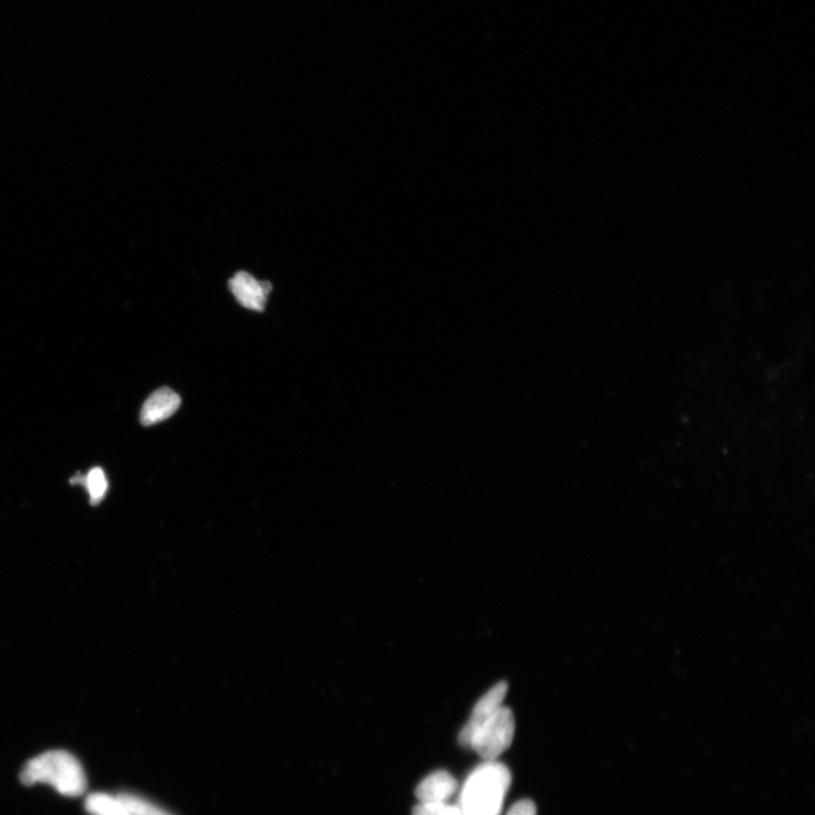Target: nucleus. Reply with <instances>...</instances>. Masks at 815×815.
Here are the masks:
<instances>
[{"label": "nucleus", "mask_w": 815, "mask_h": 815, "mask_svg": "<svg viewBox=\"0 0 815 815\" xmlns=\"http://www.w3.org/2000/svg\"><path fill=\"white\" fill-rule=\"evenodd\" d=\"M412 815H464L459 806L448 803H419L412 810Z\"/></svg>", "instance_id": "obj_11"}, {"label": "nucleus", "mask_w": 815, "mask_h": 815, "mask_svg": "<svg viewBox=\"0 0 815 815\" xmlns=\"http://www.w3.org/2000/svg\"><path fill=\"white\" fill-rule=\"evenodd\" d=\"M507 815H537V807L533 801L521 800L511 806Z\"/></svg>", "instance_id": "obj_12"}, {"label": "nucleus", "mask_w": 815, "mask_h": 815, "mask_svg": "<svg viewBox=\"0 0 815 815\" xmlns=\"http://www.w3.org/2000/svg\"><path fill=\"white\" fill-rule=\"evenodd\" d=\"M511 782L506 765L485 761L468 776L457 806L464 815H501Z\"/></svg>", "instance_id": "obj_2"}, {"label": "nucleus", "mask_w": 815, "mask_h": 815, "mask_svg": "<svg viewBox=\"0 0 815 815\" xmlns=\"http://www.w3.org/2000/svg\"><path fill=\"white\" fill-rule=\"evenodd\" d=\"M508 690V684L501 682L487 691L476 703L468 723L460 733L471 732L498 711L503 705Z\"/></svg>", "instance_id": "obj_7"}, {"label": "nucleus", "mask_w": 815, "mask_h": 815, "mask_svg": "<svg viewBox=\"0 0 815 815\" xmlns=\"http://www.w3.org/2000/svg\"><path fill=\"white\" fill-rule=\"evenodd\" d=\"M118 797L132 815H173L147 799L132 793H120Z\"/></svg>", "instance_id": "obj_10"}, {"label": "nucleus", "mask_w": 815, "mask_h": 815, "mask_svg": "<svg viewBox=\"0 0 815 815\" xmlns=\"http://www.w3.org/2000/svg\"><path fill=\"white\" fill-rule=\"evenodd\" d=\"M182 404L181 397L169 387L157 389L142 407L139 420L144 427H152L179 410Z\"/></svg>", "instance_id": "obj_5"}, {"label": "nucleus", "mask_w": 815, "mask_h": 815, "mask_svg": "<svg viewBox=\"0 0 815 815\" xmlns=\"http://www.w3.org/2000/svg\"><path fill=\"white\" fill-rule=\"evenodd\" d=\"M514 733V715L511 709L502 705L471 732L460 733L459 743L473 749L485 761H496L511 747Z\"/></svg>", "instance_id": "obj_3"}, {"label": "nucleus", "mask_w": 815, "mask_h": 815, "mask_svg": "<svg viewBox=\"0 0 815 815\" xmlns=\"http://www.w3.org/2000/svg\"><path fill=\"white\" fill-rule=\"evenodd\" d=\"M229 288L241 306L263 312L272 285L268 281H259L250 273L241 271L230 279Z\"/></svg>", "instance_id": "obj_4"}, {"label": "nucleus", "mask_w": 815, "mask_h": 815, "mask_svg": "<svg viewBox=\"0 0 815 815\" xmlns=\"http://www.w3.org/2000/svg\"><path fill=\"white\" fill-rule=\"evenodd\" d=\"M84 806L90 815H132L118 795L107 793L90 794Z\"/></svg>", "instance_id": "obj_8"}, {"label": "nucleus", "mask_w": 815, "mask_h": 815, "mask_svg": "<svg viewBox=\"0 0 815 815\" xmlns=\"http://www.w3.org/2000/svg\"><path fill=\"white\" fill-rule=\"evenodd\" d=\"M456 779L445 770L433 772L416 789L420 803H446L457 791Z\"/></svg>", "instance_id": "obj_6"}, {"label": "nucleus", "mask_w": 815, "mask_h": 815, "mask_svg": "<svg viewBox=\"0 0 815 815\" xmlns=\"http://www.w3.org/2000/svg\"><path fill=\"white\" fill-rule=\"evenodd\" d=\"M21 782L26 786L48 784L67 797L82 796L88 789L82 763L64 750L48 751L27 761L21 772Z\"/></svg>", "instance_id": "obj_1"}, {"label": "nucleus", "mask_w": 815, "mask_h": 815, "mask_svg": "<svg viewBox=\"0 0 815 815\" xmlns=\"http://www.w3.org/2000/svg\"><path fill=\"white\" fill-rule=\"evenodd\" d=\"M81 485L87 488L92 506H98L109 490L107 477L100 467L91 469L87 476H83Z\"/></svg>", "instance_id": "obj_9"}]
</instances>
